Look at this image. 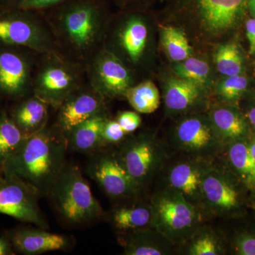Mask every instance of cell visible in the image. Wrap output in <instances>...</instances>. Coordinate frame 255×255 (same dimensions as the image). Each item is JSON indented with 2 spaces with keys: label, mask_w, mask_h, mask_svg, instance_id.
Segmentation results:
<instances>
[{
  "label": "cell",
  "mask_w": 255,
  "mask_h": 255,
  "mask_svg": "<svg viewBox=\"0 0 255 255\" xmlns=\"http://www.w3.org/2000/svg\"><path fill=\"white\" fill-rule=\"evenodd\" d=\"M227 145V158L230 165L245 184L255 189V164L250 150L249 140L243 137Z\"/></svg>",
  "instance_id": "cell-25"
},
{
  "label": "cell",
  "mask_w": 255,
  "mask_h": 255,
  "mask_svg": "<svg viewBox=\"0 0 255 255\" xmlns=\"http://www.w3.org/2000/svg\"><path fill=\"white\" fill-rule=\"evenodd\" d=\"M187 241V255H219L225 253L221 239L210 228H198Z\"/></svg>",
  "instance_id": "cell-28"
},
{
  "label": "cell",
  "mask_w": 255,
  "mask_h": 255,
  "mask_svg": "<svg viewBox=\"0 0 255 255\" xmlns=\"http://www.w3.org/2000/svg\"><path fill=\"white\" fill-rule=\"evenodd\" d=\"M38 193L14 174L0 178V214L48 229L46 218L38 204Z\"/></svg>",
  "instance_id": "cell-7"
},
{
  "label": "cell",
  "mask_w": 255,
  "mask_h": 255,
  "mask_svg": "<svg viewBox=\"0 0 255 255\" xmlns=\"http://www.w3.org/2000/svg\"><path fill=\"white\" fill-rule=\"evenodd\" d=\"M0 41L26 47L37 53L58 52V46L44 16L0 19Z\"/></svg>",
  "instance_id": "cell-8"
},
{
  "label": "cell",
  "mask_w": 255,
  "mask_h": 255,
  "mask_svg": "<svg viewBox=\"0 0 255 255\" xmlns=\"http://www.w3.org/2000/svg\"><path fill=\"white\" fill-rule=\"evenodd\" d=\"M161 37L162 46L171 60L179 63L191 56V46L182 30L173 26L164 27Z\"/></svg>",
  "instance_id": "cell-29"
},
{
  "label": "cell",
  "mask_w": 255,
  "mask_h": 255,
  "mask_svg": "<svg viewBox=\"0 0 255 255\" xmlns=\"http://www.w3.org/2000/svg\"><path fill=\"white\" fill-rule=\"evenodd\" d=\"M201 21L210 31L233 27L249 0H193Z\"/></svg>",
  "instance_id": "cell-17"
},
{
  "label": "cell",
  "mask_w": 255,
  "mask_h": 255,
  "mask_svg": "<svg viewBox=\"0 0 255 255\" xmlns=\"http://www.w3.org/2000/svg\"><path fill=\"white\" fill-rule=\"evenodd\" d=\"M68 0H19V6L26 11H46Z\"/></svg>",
  "instance_id": "cell-35"
},
{
  "label": "cell",
  "mask_w": 255,
  "mask_h": 255,
  "mask_svg": "<svg viewBox=\"0 0 255 255\" xmlns=\"http://www.w3.org/2000/svg\"><path fill=\"white\" fill-rule=\"evenodd\" d=\"M246 33L249 41L250 54L255 53V18L248 20L246 22Z\"/></svg>",
  "instance_id": "cell-37"
},
{
  "label": "cell",
  "mask_w": 255,
  "mask_h": 255,
  "mask_svg": "<svg viewBox=\"0 0 255 255\" xmlns=\"http://www.w3.org/2000/svg\"><path fill=\"white\" fill-rule=\"evenodd\" d=\"M215 132L222 145L246 137L248 126L243 116L229 107H216L209 117Z\"/></svg>",
  "instance_id": "cell-22"
},
{
  "label": "cell",
  "mask_w": 255,
  "mask_h": 255,
  "mask_svg": "<svg viewBox=\"0 0 255 255\" xmlns=\"http://www.w3.org/2000/svg\"><path fill=\"white\" fill-rule=\"evenodd\" d=\"M248 85V79L240 74L227 76V78L220 84L218 92L225 100H236L246 91Z\"/></svg>",
  "instance_id": "cell-32"
},
{
  "label": "cell",
  "mask_w": 255,
  "mask_h": 255,
  "mask_svg": "<svg viewBox=\"0 0 255 255\" xmlns=\"http://www.w3.org/2000/svg\"><path fill=\"white\" fill-rule=\"evenodd\" d=\"M117 45L130 63L141 60L147 46L148 29L145 21L136 16L128 17L117 29Z\"/></svg>",
  "instance_id": "cell-18"
},
{
  "label": "cell",
  "mask_w": 255,
  "mask_h": 255,
  "mask_svg": "<svg viewBox=\"0 0 255 255\" xmlns=\"http://www.w3.org/2000/svg\"><path fill=\"white\" fill-rule=\"evenodd\" d=\"M247 117H248L250 123L255 128V107H253V108L248 111V114H247Z\"/></svg>",
  "instance_id": "cell-39"
},
{
  "label": "cell",
  "mask_w": 255,
  "mask_h": 255,
  "mask_svg": "<svg viewBox=\"0 0 255 255\" xmlns=\"http://www.w3.org/2000/svg\"><path fill=\"white\" fill-rule=\"evenodd\" d=\"M1 176H2V172H1V171L0 170V178H1Z\"/></svg>",
  "instance_id": "cell-42"
},
{
  "label": "cell",
  "mask_w": 255,
  "mask_h": 255,
  "mask_svg": "<svg viewBox=\"0 0 255 255\" xmlns=\"http://www.w3.org/2000/svg\"><path fill=\"white\" fill-rule=\"evenodd\" d=\"M127 132L117 120L107 119L102 134V145L122 142L127 136Z\"/></svg>",
  "instance_id": "cell-33"
},
{
  "label": "cell",
  "mask_w": 255,
  "mask_h": 255,
  "mask_svg": "<svg viewBox=\"0 0 255 255\" xmlns=\"http://www.w3.org/2000/svg\"><path fill=\"white\" fill-rule=\"evenodd\" d=\"M250 142V150H251L252 157H253V162L255 164V137H253Z\"/></svg>",
  "instance_id": "cell-40"
},
{
  "label": "cell",
  "mask_w": 255,
  "mask_h": 255,
  "mask_svg": "<svg viewBox=\"0 0 255 255\" xmlns=\"http://www.w3.org/2000/svg\"><path fill=\"white\" fill-rule=\"evenodd\" d=\"M34 70L33 95L55 110L70 94L87 82L86 66L58 52L39 53Z\"/></svg>",
  "instance_id": "cell-4"
},
{
  "label": "cell",
  "mask_w": 255,
  "mask_h": 255,
  "mask_svg": "<svg viewBox=\"0 0 255 255\" xmlns=\"http://www.w3.org/2000/svg\"><path fill=\"white\" fill-rule=\"evenodd\" d=\"M15 252L8 235L0 237V255H14Z\"/></svg>",
  "instance_id": "cell-38"
},
{
  "label": "cell",
  "mask_w": 255,
  "mask_h": 255,
  "mask_svg": "<svg viewBox=\"0 0 255 255\" xmlns=\"http://www.w3.org/2000/svg\"><path fill=\"white\" fill-rule=\"evenodd\" d=\"M209 162L193 157L179 159L169 166L166 175L167 188L180 193L202 213L203 176Z\"/></svg>",
  "instance_id": "cell-14"
},
{
  "label": "cell",
  "mask_w": 255,
  "mask_h": 255,
  "mask_svg": "<svg viewBox=\"0 0 255 255\" xmlns=\"http://www.w3.org/2000/svg\"><path fill=\"white\" fill-rule=\"evenodd\" d=\"M116 120L119 122L127 135L136 130L142 122V119L137 112H122L119 114Z\"/></svg>",
  "instance_id": "cell-34"
},
{
  "label": "cell",
  "mask_w": 255,
  "mask_h": 255,
  "mask_svg": "<svg viewBox=\"0 0 255 255\" xmlns=\"http://www.w3.org/2000/svg\"><path fill=\"white\" fill-rule=\"evenodd\" d=\"M87 81L105 97H124L132 86V74L127 65L105 48L86 65Z\"/></svg>",
  "instance_id": "cell-9"
},
{
  "label": "cell",
  "mask_w": 255,
  "mask_h": 255,
  "mask_svg": "<svg viewBox=\"0 0 255 255\" xmlns=\"http://www.w3.org/2000/svg\"><path fill=\"white\" fill-rule=\"evenodd\" d=\"M127 235L123 242L124 254L127 255H169L172 252V246H174L152 227Z\"/></svg>",
  "instance_id": "cell-19"
},
{
  "label": "cell",
  "mask_w": 255,
  "mask_h": 255,
  "mask_svg": "<svg viewBox=\"0 0 255 255\" xmlns=\"http://www.w3.org/2000/svg\"><path fill=\"white\" fill-rule=\"evenodd\" d=\"M26 137L7 114L3 112L0 115V169L5 161L19 148Z\"/></svg>",
  "instance_id": "cell-27"
},
{
  "label": "cell",
  "mask_w": 255,
  "mask_h": 255,
  "mask_svg": "<svg viewBox=\"0 0 255 255\" xmlns=\"http://www.w3.org/2000/svg\"><path fill=\"white\" fill-rule=\"evenodd\" d=\"M235 249L240 255H255V236L242 234L235 241Z\"/></svg>",
  "instance_id": "cell-36"
},
{
  "label": "cell",
  "mask_w": 255,
  "mask_h": 255,
  "mask_svg": "<svg viewBox=\"0 0 255 255\" xmlns=\"http://www.w3.org/2000/svg\"><path fill=\"white\" fill-rule=\"evenodd\" d=\"M174 145L189 157L210 159L223 145L210 119L200 116L187 117L179 122L174 132Z\"/></svg>",
  "instance_id": "cell-11"
},
{
  "label": "cell",
  "mask_w": 255,
  "mask_h": 255,
  "mask_svg": "<svg viewBox=\"0 0 255 255\" xmlns=\"http://www.w3.org/2000/svg\"><path fill=\"white\" fill-rule=\"evenodd\" d=\"M87 172L112 199H133L142 190L128 173L115 152H94L87 164Z\"/></svg>",
  "instance_id": "cell-10"
},
{
  "label": "cell",
  "mask_w": 255,
  "mask_h": 255,
  "mask_svg": "<svg viewBox=\"0 0 255 255\" xmlns=\"http://www.w3.org/2000/svg\"><path fill=\"white\" fill-rule=\"evenodd\" d=\"M50 105L33 95L15 109L13 122L26 137L36 133L47 127Z\"/></svg>",
  "instance_id": "cell-21"
},
{
  "label": "cell",
  "mask_w": 255,
  "mask_h": 255,
  "mask_svg": "<svg viewBox=\"0 0 255 255\" xmlns=\"http://www.w3.org/2000/svg\"><path fill=\"white\" fill-rule=\"evenodd\" d=\"M47 197L58 219L68 228L96 224L106 215L81 169L75 164H65Z\"/></svg>",
  "instance_id": "cell-3"
},
{
  "label": "cell",
  "mask_w": 255,
  "mask_h": 255,
  "mask_svg": "<svg viewBox=\"0 0 255 255\" xmlns=\"http://www.w3.org/2000/svg\"><path fill=\"white\" fill-rule=\"evenodd\" d=\"M44 15L59 53L86 66L104 48L109 22L97 0H68Z\"/></svg>",
  "instance_id": "cell-1"
},
{
  "label": "cell",
  "mask_w": 255,
  "mask_h": 255,
  "mask_svg": "<svg viewBox=\"0 0 255 255\" xmlns=\"http://www.w3.org/2000/svg\"><path fill=\"white\" fill-rule=\"evenodd\" d=\"M248 6L251 14L253 15V17L255 18V0H249Z\"/></svg>",
  "instance_id": "cell-41"
},
{
  "label": "cell",
  "mask_w": 255,
  "mask_h": 255,
  "mask_svg": "<svg viewBox=\"0 0 255 255\" xmlns=\"http://www.w3.org/2000/svg\"><path fill=\"white\" fill-rule=\"evenodd\" d=\"M201 87L182 78L171 79L164 92V102L169 112H182L195 105L201 95Z\"/></svg>",
  "instance_id": "cell-24"
},
{
  "label": "cell",
  "mask_w": 255,
  "mask_h": 255,
  "mask_svg": "<svg viewBox=\"0 0 255 255\" xmlns=\"http://www.w3.org/2000/svg\"><path fill=\"white\" fill-rule=\"evenodd\" d=\"M36 227H20L8 233L15 253L38 255L52 251H70L75 246L73 236L48 232Z\"/></svg>",
  "instance_id": "cell-15"
},
{
  "label": "cell",
  "mask_w": 255,
  "mask_h": 255,
  "mask_svg": "<svg viewBox=\"0 0 255 255\" xmlns=\"http://www.w3.org/2000/svg\"><path fill=\"white\" fill-rule=\"evenodd\" d=\"M111 222L117 231L127 234L151 227L152 209L150 204L118 206L112 211Z\"/></svg>",
  "instance_id": "cell-23"
},
{
  "label": "cell",
  "mask_w": 255,
  "mask_h": 255,
  "mask_svg": "<svg viewBox=\"0 0 255 255\" xmlns=\"http://www.w3.org/2000/svg\"><path fill=\"white\" fill-rule=\"evenodd\" d=\"M115 152L128 173L141 189L159 172L167 157L162 143L148 134L124 140Z\"/></svg>",
  "instance_id": "cell-6"
},
{
  "label": "cell",
  "mask_w": 255,
  "mask_h": 255,
  "mask_svg": "<svg viewBox=\"0 0 255 255\" xmlns=\"http://www.w3.org/2000/svg\"><path fill=\"white\" fill-rule=\"evenodd\" d=\"M203 211L224 216L239 209L241 194L232 181L216 164L210 162L202 180Z\"/></svg>",
  "instance_id": "cell-13"
},
{
  "label": "cell",
  "mask_w": 255,
  "mask_h": 255,
  "mask_svg": "<svg viewBox=\"0 0 255 255\" xmlns=\"http://www.w3.org/2000/svg\"><path fill=\"white\" fill-rule=\"evenodd\" d=\"M107 119L106 114H101L73 128L65 135L68 148L82 153L97 152L102 147V130Z\"/></svg>",
  "instance_id": "cell-20"
},
{
  "label": "cell",
  "mask_w": 255,
  "mask_h": 255,
  "mask_svg": "<svg viewBox=\"0 0 255 255\" xmlns=\"http://www.w3.org/2000/svg\"><path fill=\"white\" fill-rule=\"evenodd\" d=\"M174 71L179 78L194 82L201 87L206 84L209 78L210 68L204 60L189 57L179 62L174 68Z\"/></svg>",
  "instance_id": "cell-31"
},
{
  "label": "cell",
  "mask_w": 255,
  "mask_h": 255,
  "mask_svg": "<svg viewBox=\"0 0 255 255\" xmlns=\"http://www.w3.org/2000/svg\"><path fill=\"white\" fill-rule=\"evenodd\" d=\"M104 99L87 81L70 94L56 109L58 113L54 127L65 136L82 122L106 114Z\"/></svg>",
  "instance_id": "cell-12"
},
{
  "label": "cell",
  "mask_w": 255,
  "mask_h": 255,
  "mask_svg": "<svg viewBox=\"0 0 255 255\" xmlns=\"http://www.w3.org/2000/svg\"><path fill=\"white\" fill-rule=\"evenodd\" d=\"M125 98L137 113H153L160 104L158 89L150 80L132 85L126 92Z\"/></svg>",
  "instance_id": "cell-26"
},
{
  "label": "cell",
  "mask_w": 255,
  "mask_h": 255,
  "mask_svg": "<svg viewBox=\"0 0 255 255\" xmlns=\"http://www.w3.org/2000/svg\"><path fill=\"white\" fill-rule=\"evenodd\" d=\"M215 61L219 73L226 76L239 75L243 69L241 53L233 43L220 46L216 51Z\"/></svg>",
  "instance_id": "cell-30"
},
{
  "label": "cell",
  "mask_w": 255,
  "mask_h": 255,
  "mask_svg": "<svg viewBox=\"0 0 255 255\" xmlns=\"http://www.w3.org/2000/svg\"><path fill=\"white\" fill-rule=\"evenodd\" d=\"M0 170H1V169H0Z\"/></svg>",
  "instance_id": "cell-43"
},
{
  "label": "cell",
  "mask_w": 255,
  "mask_h": 255,
  "mask_svg": "<svg viewBox=\"0 0 255 255\" xmlns=\"http://www.w3.org/2000/svg\"><path fill=\"white\" fill-rule=\"evenodd\" d=\"M24 57L11 51L0 53V90L10 97L33 92V68Z\"/></svg>",
  "instance_id": "cell-16"
},
{
  "label": "cell",
  "mask_w": 255,
  "mask_h": 255,
  "mask_svg": "<svg viewBox=\"0 0 255 255\" xmlns=\"http://www.w3.org/2000/svg\"><path fill=\"white\" fill-rule=\"evenodd\" d=\"M150 204L151 227L174 246L186 243L199 228L202 212L177 191L166 188L152 196Z\"/></svg>",
  "instance_id": "cell-5"
},
{
  "label": "cell",
  "mask_w": 255,
  "mask_h": 255,
  "mask_svg": "<svg viewBox=\"0 0 255 255\" xmlns=\"http://www.w3.org/2000/svg\"><path fill=\"white\" fill-rule=\"evenodd\" d=\"M68 148L66 138L58 129L45 127L25 138L5 161L1 172L19 177L40 197H47L67 164Z\"/></svg>",
  "instance_id": "cell-2"
}]
</instances>
